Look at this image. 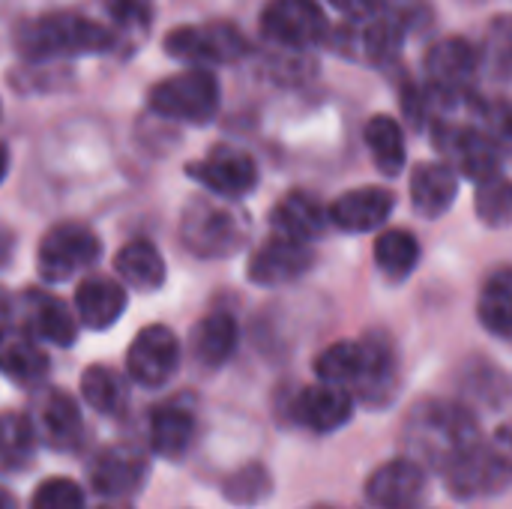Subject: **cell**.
Segmentation results:
<instances>
[{
  "label": "cell",
  "instance_id": "cell-17",
  "mask_svg": "<svg viewBox=\"0 0 512 509\" xmlns=\"http://www.w3.org/2000/svg\"><path fill=\"white\" fill-rule=\"evenodd\" d=\"M147 471H150V462H147L144 450H138L132 444H117V447L102 450L93 459L90 483L102 498L120 501V498L135 495L144 486Z\"/></svg>",
  "mask_w": 512,
  "mask_h": 509
},
{
  "label": "cell",
  "instance_id": "cell-45",
  "mask_svg": "<svg viewBox=\"0 0 512 509\" xmlns=\"http://www.w3.org/2000/svg\"><path fill=\"white\" fill-rule=\"evenodd\" d=\"M6 171H9V150H6V144L0 141V183H3V177H6Z\"/></svg>",
  "mask_w": 512,
  "mask_h": 509
},
{
  "label": "cell",
  "instance_id": "cell-10",
  "mask_svg": "<svg viewBox=\"0 0 512 509\" xmlns=\"http://www.w3.org/2000/svg\"><path fill=\"white\" fill-rule=\"evenodd\" d=\"M102 246L99 237L78 222H60L54 225L36 252V267L45 282H66L75 273L87 270L99 258Z\"/></svg>",
  "mask_w": 512,
  "mask_h": 509
},
{
  "label": "cell",
  "instance_id": "cell-32",
  "mask_svg": "<svg viewBox=\"0 0 512 509\" xmlns=\"http://www.w3.org/2000/svg\"><path fill=\"white\" fill-rule=\"evenodd\" d=\"M81 396L87 399L90 408H96L99 414H108V417L123 414L126 405H129L126 381L108 366H90L81 375Z\"/></svg>",
  "mask_w": 512,
  "mask_h": 509
},
{
  "label": "cell",
  "instance_id": "cell-48",
  "mask_svg": "<svg viewBox=\"0 0 512 509\" xmlns=\"http://www.w3.org/2000/svg\"><path fill=\"white\" fill-rule=\"evenodd\" d=\"M0 114H3V108H0Z\"/></svg>",
  "mask_w": 512,
  "mask_h": 509
},
{
  "label": "cell",
  "instance_id": "cell-18",
  "mask_svg": "<svg viewBox=\"0 0 512 509\" xmlns=\"http://www.w3.org/2000/svg\"><path fill=\"white\" fill-rule=\"evenodd\" d=\"M315 261L312 243H297L282 234H270L249 261V279L258 285H285L300 279Z\"/></svg>",
  "mask_w": 512,
  "mask_h": 509
},
{
  "label": "cell",
  "instance_id": "cell-34",
  "mask_svg": "<svg viewBox=\"0 0 512 509\" xmlns=\"http://www.w3.org/2000/svg\"><path fill=\"white\" fill-rule=\"evenodd\" d=\"M483 63L492 69L495 78L512 81V15H498L489 24Z\"/></svg>",
  "mask_w": 512,
  "mask_h": 509
},
{
  "label": "cell",
  "instance_id": "cell-3",
  "mask_svg": "<svg viewBox=\"0 0 512 509\" xmlns=\"http://www.w3.org/2000/svg\"><path fill=\"white\" fill-rule=\"evenodd\" d=\"M15 48L27 60L105 54L114 48V33L81 12L60 9L21 21L15 30Z\"/></svg>",
  "mask_w": 512,
  "mask_h": 509
},
{
  "label": "cell",
  "instance_id": "cell-46",
  "mask_svg": "<svg viewBox=\"0 0 512 509\" xmlns=\"http://www.w3.org/2000/svg\"><path fill=\"white\" fill-rule=\"evenodd\" d=\"M96 509H132V507H126V504H120V501H111V504H102V507H96Z\"/></svg>",
  "mask_w": 512,
  "mask_h": 509
},
{
  "label": "cell",
  "instance_id": "cell-21",
  "mask_svg": "<svg viewBox=\"0 0 512 509\" xmlns=\"http://www.w3.org/2000/svg\"><path fill=\"white\" fill-rule=\"evenodd\" d=\"M330 225L327 207L309 192H288L270 213L273 234H282L297 243H315Z\"/></svg>",
  "mask_w": 512,
  "mask_h": 509
},
{
  "label": "cell",
  "instance_id": "cell-5",
  "mask_svg": "<svg viewBox=\"0 0 512 509\" xmlns=\"http://www.w3.org/2000/svg\"><path fill=\"white\" fill-rule=\"evenodd\" d=\"M480 69H483V51L465 36H444L432 42L426 51L429 87L438 93L444 108L477 99L474 90H477Z\"/></svg>",
  "mask_w": 512,
  "mask_h": 509
},
{
  "label": "cell",
  "instance_id": "cell-19",
  "mask_svg": "<svg viewBox=\"0 0 512 509\" xmlns=\"http://www.w3.org/2000/svg\"><path fill=\"white\" fill-rule=\"evenodd\" d=\"M393 204H396V198H393L390 189H384V186H360V189H351V192L339 195L327 207V216H330V225H336L339 231L366 234V231L381 228L390 219Z\"/></svg>",
  "mask_w": 512,
  "mask_h": 509
},
{
  "label": "cell",
  "instance_id": "cell-12",
  "mask_svg": "<svg viewBox=\"0 0 512 509\" xmlns=\"http://www.w3.org/2000/svg\"><path fill=\"white\" fill-rule=\"evenodd\" d=\"M39 444H48L51 450H75L81 444L84 435V423H81V411L75 405V399L63 390H39L30 402V414H27Z\"/></svg>",
  "mask_w": 512,
  "mask_h": 509
},
{
  "label": "cell",
  "instance_id": "cell-7",
  "mask_svg": "<svg viewBox=\"0 0 512 509\" xmlns=\"http://www.w3.org/2000/svg\"><path fill=\"white\" fill-rule=\"evenodd\" d=\"M150 108L168 120L207 123L219 111V81L204 66H192L150 90Z\"/></svg>",
  "mask_w": 512,
  "mask_h": 509
},
{
  "label": "cell",
  "instance_id": "cell-20",
  "mask_svg": "<svg viewBox=\"0 0 512 509\" xmlns=\"http://www.w3.org/2000/svg\"><path fill=\"white\" fill-rule=\"evenodd\" d=\"M21 315H24V330L39 342L69 348L78 336L72 309L48 291H27L21 297Z\"/></svg>",
  "mask_w": 512,
  "mask_h": 509
},
{
  "label": "cell",
  "instance_id": "cell-43",
  "mask_svg": "<svg viewBox=\"0 0 512 509\" xmlns=\"http://www.w3.org/2000/svg\"><path fill=\"white\" fill-rule=\"evenodd\" d=\"M12 327V300L6 297V291L0 288V336Z\"/></svg>",
  "mask_w": 512,
  "mask_h": 509
},
{
  "label": "cell",
  "instance_id": "cell-25",
  "mask_svg": "<svg viewBox=\"0 0 512 509\" xmlns=\"http://www.w3.org/2000/svg\"><path fill=\"white\" fill-rule=\"evenodd\" d=\"M126 309V291L108 276H90L75 291V312L90 330H108Z\"/></svg>",
  "mask_w": 512,
  "mask_h": 509
},
{
  "label": "cell",
  "instance_id": "cell-26",
  "mask_svg": "<svg viewBox=\"0 0 512 509\" xmlns=\"http://www.w3.org/2000/svg\"><path fill=\"white\" fill-rule=\"evenodd\" d=\"M237 348V321L228 312H210L192 330V354L204 369H219Z\"/></svg>",
  "mask_w": 512,
  "mask_h": 509
},
{
  "label": "cell",
  "instance_id": "cell-1",
  "mask_svg": "<svg viewBox=\"0 0 512 509\" xmlns=\"http://www.w3.org/2000/svg\"><path fill=\"white\" fill-rule=\"evenodd\" d=\"M321 381L345 387L354 399L384 408L399 390V357L387 333H366L354 342H333L315 360Z\"/></svg>",
  "mask_w": 512,
  "mask_h": 509
},
{
  "label": "cell",
  "instance_id": "cell-4",
  "mask_svg": "<svg viewBox=\"0 0 512 509\" xmlns=\"http://www.w3.org/2000/svg\"><path fill=\"white\" fill-rule=\"evenodd\" d=\"M429 126H432L435 147L441 150L444 162L456 174H462L474 183H483V180L501 174L504 150L492 141V135L480 123H459V120H450L447 114H441Z\"/></svg>",
  "mask_w": 512,
  "mask_h": 509
},
{
  "label": "cell",
  "instance_id": "cell-14",
  "mask_svg": "<svg viewBox=\"0 0 512 509\" xmlns=\"http://www.w3.org/2000/svg\"><path fill=\"white\" fill-rule=\"evenodd\" d=\"M177 366H180V342L162 324L144 327L135 336V342L129 345L126 372L141 387H162V384H168L174 378Z\"/></svg>",
  "mask_w": 512,
  "mask_h": 509
},
{
  "label": "cell",
  "instance_id": "cell-24",
  "mask_svg": "<svg viewBox=\"0 0 512 509\" xmlns=\"http://www.w3.org/2000/svg\"><path fill=\"white\" fill-rule=\"evenodd\" d=\"M0 372L21 387H36L48 375V357L27 330H6L0 336Z\"/></svg>",
  "mask_w": 512,
  "mask_h": 509
},
{
  "label": "cell",
  "instance_id": "cell-36",
  "mask_svg": "<svg viewBox=\"0 0 512 509\" xmlns=\"http://www.w3.org/2000/svg\"><path fill=\"white\" fill-rule=\"evenodd\" d=\"M477 123L492 135V141L512 153V102L495 99V102H477Z\"/></svg>",
  "mask_w": 512,
  "mask_h": 509
},
{
  "label": "cell",
  "instance_id": "cell-28",
  "mask_svg": "<svg viewBox=\"0 0 512 509\" xmlns=\"http://www.w3.org/2000/svg\"><path fill=\"white\" fill-rule=\"evenodd\" d=\"M114 270L126 285L138 291H156L165 282V261L156 252V246L147 240L126 243L114 258Z\"/></svg>",
  "mask_w": 512,
  "mask_h": 509
},
{
  "label": "cell",
  "instance_id": "cell-47",
  "mask_svg": "<svg viewBox=\"0 0 512 509\" xmlns=\"http://www.w3.org/2000/svg\"><path fill=\"white\" fill-rule=\"evenodd\" d=\"M315 509H333V507H315Z\"/></svg>",
  "mask_w": 512,
  "mask_h": 509
},
{
  "label": "cell",
  "instance_id": "cell-37",
  "mask_svg": "<svg viewBox=\"0 0 512 509\" xmlns=\"http://www.w3.org/2000/svg\"><path fill=\"white\" fill-rule=\"evenodd\" d=\"M30 509H84V495L72 480L51 477L36 486Z\"/></svg>",
  "mask_w": 512,
  "mask_h": 509
},
{
  "label": "cell",
  "instance_id": "cell-2",
  "mask_svg": "<svg viewBox=\"0 0 512 509\" xmlns=\"http://www.w3.org/2000/svg\"><path fill=\"white\" fill-rule=\"evenodd\" d=\"M483 441L480 423L471 408L447 399H426L411 408L405 420V444L411 459L423 468L450 471L459 459H465Z\"/></svg>",
  "mask_w": 512,
  "mask_h": 509
},
{
  "label": "cell",
  "instance_id": "cell-38",
  "mask_svg": "<svg viewBox=\"0 0 512 509\" xmlns=\"http://www.w3.org/2000/svg\"><path fill=\"white\" fill-rule=\"evenodd\" d=\"M105 9L123 30H147L153 18V0H105Z\"/></svg>",
  "mask_w": 512,
  "mask_h": 509
},
{
  "label": "cell",
  "instance_id": "cell-11",
  "mask_svg": "<svg viewBox=\"0 0 512 509\" xmlns=\"http://www.w3.org/2000/svg\"><path fill=\"white\" fill-rule=\"evenodd\" d=\"M405 36L408 30L402 27V21L378 0V9L366 18H348L345 30L339 33V48L342 54H351L363 63L384 66L399 57Z\"/></svg>",
  "mask_w": 512,
  "mask_h": 509
},
{
  "label": "cell",
  "instance_id": "cell-33",
  "mask_svg": "<svg viewBox=\"0 0 512 509\" xmlns=\"http://www.w3.org/2000/svg\"><path fill=\"white\" fill-rule=\"evenodd\" d=\"M477 216L489 228H507L512 225V180L495 174L483 183H477V198H474Z\"/></svg>",
  "mask_w": 512,
  "mask_h": 509
},
{
  "label": "cell",
  "instance_id": "cell-13",
  "mask_svg": "<svg viewBox=\"0 0 512 509\" xmlns=\"http://www.w3.org/2000/svg\"><path fill=\"white\" fill-rule=\"evenodd\" d=\"M186 174L219 198H243L258 186V165L249 153L234 147H216L204 159L189 162Z\"/></svg>",
  "mask_w": 512,
  "mask_h": 509
},
{
  "label": "cell",
  "instance_id": "cell-16",
  "mask_svg": "<svg viewBox=\"0 0 512 509\" xmlns=\"http://www.w3.org/2000/svg\"><path fill=\"white\" fill-rule=\"evenodd\" d=\"M426 495V468L405 456L390 459L366 480V501L378 509H414Z\"/></svg>",
  "mask_w": 512,
  "mask_h": 509
},
{
  "label": "cell",
  "instance_id": "cell-41",
  "mask_svg": "<svg viewBox=\"0 0 512 509\" xmlns=\"http://www.w3.org/2000/svg\"><path fill=\"white\" fill-rule=\"evenodd\" d=\"M333 9H339L345 18H366L378 9V0H327Z\"/></svg>",
  "mask_w": 512,
  "mask_h": 509
},
{
  "label": "cell",
  "instance_id": "cell-30",
  "mask_svg": "<svg viewBox=\"0 0 512 509\" xmlns=\"http://www.w3.org/2000/svg\"><path fill=\"white\" fill-rule=\"evenodd\" d=\"M39 438L27 414H0V474H18L33 465Z\"/></svg>",
  "mask_w": 512,
  "mask_h": 509
},
{
  "label": "cell",
  "instance_id": "cell-40",
  "mask_svg": "<svg viewBox=\"0 0 512 509\" xmlns=\"http://www.w3.org/2000/svg\"><path fill=\"white\" fill-rule=\"evenodd\" d=\"M489 444V450L498 456V462L507 468V474L512 477V423H504L495 435H492V441H486Z\"/></svg>",
  "mask_w": 512,
  "mask_h": 509
},
{
  "label": "cell",
  "instance_id": "cell-9",
  "mask_svg": "<svg viewBox=\"0 0 512 509\" xmlns=\"http://www.w3.org/2000/svg\"><path fill=\"white\" fill-rule=\"evenodd\" d=\"M261 33L288 51H306L327 39L330 21L315 0H270L261 12Z\"/></svg>",
  "mask_w": 512,
  "mask_h": 509
},
{
  "label": "cell",
  "instance_id": "cell-29",
  "mask_svg": "<svg viewBox=\"0 0 512 509\" xmlns=\"http://www.w3.org/2000/svg\"><path fill=\"white\" fill-rule=\"evenodd\" d=\"M366 147L381 174L396 177L405 168V129L396 117L375 114L366 123Z\"/></svg>",
  "mask_w": 512,
  "mask_h": 509
},
{
  "label": "cell",
  "instance_id": "cell-42",
  "mask_svg": "<svg viewBox=\"0 0 512 509\" xmlns=\"http://www.w3.org/2000/svg\"><path fill=\"white\" fill-rule=\"evenodd\" d=\"M12 252H15V237H12V231H9V228H3V225H0V267H6V264H9Z\"/></svg>",
  "mask_w": 512,
  "mask_h": 509
},
{
  "label": "cell",
  "instance_id": "cell-23",
  "mask_svg": "<svg viewBox=\"0 0 512 509\" xmlns=\"http://www.w3.org/2000/svg\"><path fill=\"white\" fill-rule=\"evenodd\" d=\"M198 420L186 402H165L150 414V447L165 459H180L192 447Z\"/></svg>",
  "mask_w": 512,
  "mask_h": 509
},
{
  "label": "cell",
  "instance_id": "cell-15",
  "mask_svg": "<svg viewBox=\"0 0 512 509\" xmlns=\"http://www.w3.org/2000/svg\"><path fill=\"white\" fill-rule=\"evenodd\" d=\"M291 420L315 435H330L342 429L354 414V396L345 387L318 381L312 387H303L288 408Z\"/></svg>",
  "mask_w": 512,
  "mask_h": 509
},
{
  "label": "cell",
  "instance_id": "cell-27",
  "mask_svg": "<svg viewBox=\"0 0 512 509\" xmlns=\"http://www.w3.org/2000/svg\"><path fill=\"white\" fill-rule=\"evenodd\" d=\"M480 324L501 339H512V267H498L486 276L477 300Z\"/></svg>",
  "mask_w": 512,
  "mask_h": 509
},
{
  "label": "cell",
  "instance_id": "cell-39",
  "mask_svg": "<svg viewBox=\"0 0 512 509\" xmlns=\"http://www.w3.org/2000/svg\"><path fill=\"white\" fill-rule=\"evenodd\" d=\"M384 3V9H390L399 21H402V27L411 33V30H423L429 21H432V6H429V0H381Z\"/></svg>",
  "mask_w": 512,
  "mask_h": 509
},
{
  "label": "cell",
  "instance_id": "cell-6",
  "mask_svg": "<svg viewBox=\"0 0 512 509\" xmlns=\"http://www.w3.org/2000/svg\"><path fill=\"white\" fill-rule=\"evenodd\" d=\"M246 234H249V225L237 210L222 207L207 198H195L186 207L183 222H180L183 246L201 258H225L237 252Z\"/></svg>",
  "mask_w": 512,
  "mask_h": 509
},
{
  "label": "cell",
  "instance_id": "cell-22",
  "mask_svg": "<svg viewBox=\"0 0 512 509\" xmlns=\"http://www.w3.org/2000/svg\"><path fill=\"white\" fill-rule=\"evenodd\" d=\"M459 195V174L447 162H423L411 174V204L423 219L444 216Z\"/></svg>",
  "mask_w": 512,
  "mask_h": 509
},
{
  "label": "cell",
  "instance_id": "cell-8",
  "mask_svg": "<svg viewBox=\"0 0 512 509\" xmlns=\"http://www.w3.org/2000/svg\"><path fill=\"white\" fill-rule=\"evenodd\" d=\"M165 51L192 66L207 63H234L249 51L246 36L231 21L210 24H183L165 36Z\"/></svg>",
  "mask_w": 512,
  "mask_h": 509
},
{
  "label": "cell",
  "instance_id": "cell-44",
  "mask_svg": "<svg viewBox=\"0 0 512 509\" xmlns=\"http://www.w3.org/2000/svg\"><path fill=\"white\" fill-rule=\"evenodd\" d=\"M0 509H18L15 495H12V492H6L3 486H0Z\"/></svg>",
  "mask_w": 512,
  "mask_h": 509
},
{
  "label": "cell",
  "instance_id": "cell-31",
  "mask_svg": "<svg viewBox=\"0 0 512 509\" xmlns=\"http://www.w3.org/2000/svg\"><path fill=\"white\" fill-rule=\"evenodd\" d=\"M420 261V240L408 228H390L375 240V264L390 282H402Z\"/></svg>",
  "mask_w": 512,
  "mask_h": 509
},
{
  "label": "cell",
  "instance_id": "cell-35",
  "mask_svg": "<svg viewBox=\"0 0 512 509\" xmlns=\"http://www.w3.org/2000/svg\"><path fill=\"white\" fill-rule=\"evenodd\" d=\"M267 495H270V474L261 465H246L225 483V498L243 507L261 504Z\"/></svg>",
  "mask_w": 512,
  "mask_h": 509
}]
</instances>
